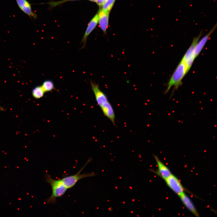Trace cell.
Masks as SVG:
<instances>
[{
  "label": "cell",
  "instance_id": "obj_1",
  "mask_svg": "<svg viewBox=\"0 0 217 217\" xmlns=\"http://www.w3.org/2000/svg\"><path fill=\"white\" fill-rule=\"evenodd\" d=\"M90 83L97 104L104 115L111 121L114 125L116 126L115 111L107 96L100 89L99 85L96 82L90 80Z\"/></svg>",
  "mask_w": 217,
  "mask_h": 217
},
{
  "label": "cell",
  "instance_id": "obj_2",
  "mask_svg": "<svg viewBox=\"0 0 217 217\" xmlns=\"http://www.w3.org/2000/svg\"><path fill=\"white\" fill-rule=\"evenodd\" d=\"M45 179L46 181L50 185L52 189L51 195L47 199V203L55 204L57 198L64 195L68 189L61 179H54L48 174H46Z\"/></svg>",
  "mask_w": 217,
  "mask_h": 217
},
{
  "label": "cell",
  "instance_id": "obj_3",
  "mask_svg": "<svg viewBox=\"0 0 217 217\" xmlns=\"http://www.w3.org/2000/svg\"><path fill=\"white\" fill-rule=\"evenodd\" d=\"M187 72L184 63L181 60L169 80L165 93H167L172 87H174L175 89H177L181 85L182 79Z\"/></svg>",
  "mask_w": 217,
  "mask_h": 217
},
{
  "label": "cell",
  "instance_id": "obj_4",
  "mask_svg": "<svg viewBox=\"0 0 217 217\" xmlns=\"http://www.w3.org/2000/svg\"><path fill=\"white\" fill-rule=\"evenodd\" d=\"M90 161V159H89L84 165L76 174L64 177L61 179L68 189L74 187L77 182L81 179L96 175V174L93 173L81 174V172L84 168Z\"/></svg>",
  "mask_w": 217,
  "mask_h": 217
},
{
  "label": "cell",
  "instance_id": "obj_5",
  "mask_svg": "<svg viewBox=\"0 0 217 217\" xmlns=\"http://www.w3.org/2000/svg\"><path fill=\"white\" fill-rule=\"evenodd\" d=\"M202 34V31H201L197 36L193 39L190 46L181 59L184 63L188 72L190 70L194 59L196 58L195 53V48Z\"/></svg>",
  "mask_w": 217,
  "mask_h": 217
},
{
  "label": "cell",
  "instance_id": "obj_6",
  "mask_svg": "<svg viewBox=\"0 0 217 217\" xmlns=\"http://www.w3.org/2000/svg\"><path fill=\"white\" fill-rule=\"evenodd\" d=\"M165 181L168 187L179 196L184 193L185 189L180 181L172 174Z\"/></svg>",
  "mask_w": 217,
  "mask_h": 217
},
{
  "label": "cell",
  "instance_id": "obj_7",
  "mask_svg": "<svg viewBox=\"0 0 217 217\" xmlns=\"http://www.w3.org/2000/svg\"><path fill=\"white\" fill-rule=\"evenodd\" d=\"M158 166V170L154 171L156 174L165 180L171 174L169 169L156 156L153 155Z\"/></svg>",
  "mask_w": 217,
  "mask_h": 217
},
{
  "label": "cell",
  "instance_id": "obj_8",
  "mask_svg": "<svg viewBox=\"0 0 217 217\" xmlns=\"http://www.w3.org/2000/svg\"><path fill=\"white\" fill-rule=\"evenodd\" d=\"M19 8L24 13L28 15L31 19L37 18L36 14L32 9L31 5L27 0H15Z\"/></svg>",
  "mask_w": 217,
  "mask_h": 217
},
{
  "label": "cell",
  "instance_id": "obj_9",
  "mask_svg": "<svg viewBox=\"0 0 217 217\" xmlns=\"http://www.w3.org/2000/svg\"><path fill=\"white\" fill-rule=\"evenodd\" d=\"M98 22V16L96 14L90 21L83 36L80 43H83L81 49L85 48L87 38L94 29L96 27Z\"/></svg>",
  "mask_w": 217,
  "mask_h": 217
},
{
  "label": "cell",
  "instance_id": "obj_10",
  "mask_svg": "<svg viewBox=\"0 0 217 217\" xmlns=\"http://www.w3.org/2000/svg\"><path fill=\"white\" fill-rule=\"evenodd\" d=\"M217 24H216L207 34L201 39L200 41L199 40L196 45L195 49V53L196 58L200 53L210 36L215 30Z\"/></svg>",
  "mask_w": 217,
  "mask_h": 217
},
{
  "label": "cell",
  "instance_id": "obj_11",
  "mask_svg": "<svg viewBox=\"0 0 217 217\" xmlns=\"http://www.w3.org/2000/svg\"><path fill=\"white\" fill-rule=\"evenodd\" d=\"M109 14V11L102 9L99 11L98 14L100 27L104 33L106 32L108 27Z\"/></svg>",
  "mask_w": 217,
  "mask_h": 217
},
{
  "label": "cell",
  "instance_id": "obj_12",
  "mask_svg": "<svg viewBox=\"0 0 217 217\" xmlns=\"http://www.w3.org/2000/svg\"><path fill=\"white\" fill-rule=\"evenodd\" d=\"M179 196L183 203L187 209L195 216L199 217V214L192 202L184 193H183Z\"/></svg>",
  "mask_w": 217,
  "mask_h": 217
},
{
  "label": "cell",
  "instance_id": "obj_13",
  "mask_svg": "<svg viewBox=\"0 0 217 217\" xmlns=\"http://www.w3.org/2000/svg\"><path fill=\"white\" fill-rule=\"evenodd\" d=\"M45 92L41 86L35 87L32 90V94L33 97L36 99H39L43 97Z\"/></svg>",
  "mask_w": 217,
  "mask_h": 217
},
{
  "label": "cell",
  "instance_id": "obj_14",
  "mask_svg": "<svg viewBox=\"0 0 217 217\" xmlns=\"http://www.w3.org/2000/svg\"><path fill=\"white\" fill-rule=\"evenodd\" d=\"M41 86L45 93L50 92L55 89L53 82L49 80H45Z\"/></svg>",
  "mask_w": 217,
  "mask_h": 217
},
{
  "label": "cell",
  "instance_id": "obj_15",
  "mask_svg": "<svg viewBox=\"0 0 217 217\" xmlns=\"http://www.w3.org/2000/svg\"><path fill=\"white\" fill-rule=\"evenodd\" d=\"M115 0H107L103 5V10L109 12L112 8Z\"/></svg>",
  "mask_w": 217,
  "mask_h": 217
},
{
  "label": "cell",
  "instance_id": "obj_16",
  "mask_svg": "<svg viewBox=\"0 0 217 217\" xmlns=\"http://www.w3.org/2000/svg\"><path fill=\"white\" fill-rule=\"evenodd\" d=\"M75 0H63L57 2H51L48 3L51 6V7H54L57 6V5H60L61 4L65 2H66Z\"/></svg>",
  "mask_w": 217,
  "mask_h": 217
},
{
  "label": "cell",
  "instance_id": "obj_17",
  "mask_svg": "<svg viewBox=\"0 0 217 217\" xmlns=\"http://www.w3.org/2000/svg\"><path fill=\"white\" fill-rule=\"evenodd\" d=\"M107 0H97L96 3L99 6H102Z\"/></svg>",
  "mask_w": 217,
  "mask_h": 217
},
{
  "label": "cell",
  "instance_id": "obj_18",
  "mask_svg": "<svg viewBox=\"0 0 217 217\" xmlns=\"http://www.w3.org/2000/svg\"><path fill=\"white\" fill-rule=\"evenodd\" d=\"M0 110L1 111H5L4 108L1 105H0Z\"/></svg>",
  "mask_w": 217,
  "mask_h": 217
},
{
  "label": "cell",
  "instance_id": "obj_19",
  "mask_svg": "<svg viewBox=\"0 0 217 217\" xmlns=\"http://www.w3.org/2000/svg\"><path fill=\"white\" fill-rule=\"evenodd\" d=\"M92 2H96L97 0H89Z\"/></svg>",
  "mask_w": 217,
  "mask_h": 217
}]
</instances>
